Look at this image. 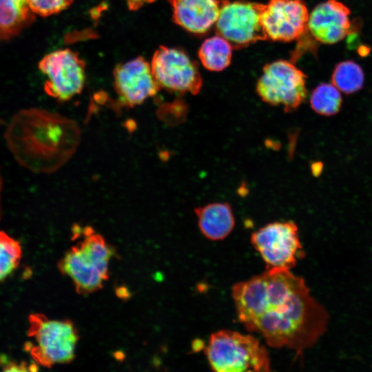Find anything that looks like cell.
I'll use <instances>...</instances> for the list:
<instances>
[{
    "instance_id": "cell-1",
    "label": "cell",
    "mask_w": 372,
    "mask_h": 372,
    "mask_svg": "<svg viewBox=\"0 0 372 372\" xmlns=\"http://www.w3.org/2000/svg\"><path fill=\"white\" fill-rule=\"evenodd\" d=\"M239 321L273 348L298 355L326 332L329 315L304 280L289 269L271 268L235 284L231 290Z\"/></svg>"
},
{
    "instance_id": "cell-2",
    "label": "cell",
    "mask_w": 372,
    "mask_h": 372,
    "mask_svg": "<svg viewBox=\"0 0 372 372\" xmlns=\"http://www.w3.org/2000/svg\"><path fill=\"white\" fill-rule=\"evenodd\" d=\"M74 123L39 109L23 110L10 122L5 138L15 159L37 172L59 167L74 151L77 142Z\"/></svg>"
},
{
    "instance_id": "cell-3",
    "label": "cell",
    "mask_w": 372,
    "mask_h": 372,
    "mask_svg": "<svg viewBox=\"0 0 372 372\" xmlns=\"http://www.w3.org/2000/svg\"><path fill=\"white\" fill-rule=\"evenodd\" d=\"M211 369L218 372L269 371L268 351L251 335L220 330L212 333L205 348Z\"/></svg>"
},
{
    "instance_id": "cell-4",
    "label": "cell",
    "mask_w": 372,
    "mask_h": 372,
    "mask_svg": "<svg viewBox=\"0 0 372 372\" xmlns=\"http://www.w3.org/2000/svg\"><path fill=\"white\" fill-rule=\"evenodd\" d=\"M28 336L34 344H25L34 361L50 367L72 362L79 340L78 330L70 320H50L41 313L29 316Z\"/></svg>"
},
{
    "instance_id": "cell-5",
    "label": "cell",
    "mask_w": 372,
    "mask_h": 372,
    "mask_svg": "<svg viewBox=\"0 0 372 372\" xmlns=\"http://www.w3.org/2000/svg\"><path fill=\"white\" fill-rule=\"evenodd\" d=\"M306 75L294 64L285 60L267 63L256 83L262 101L282 106L285 112L295 111L307 96Z\"/></svg>"
},
{
    "instance_id": "cell-6",
    "label": "cell",
    "mask_w": 372,
    "mask_h": 372,
    "mask_svg": "<svg viewBox=\"0 0 372 372\" xmlns=\"http://www.w3.org/2000/svg\"><path fill=\"white\" fill-rule=\"evenodd\" d=\"M251 242L267 269L290 270L304 253L296 224L291 220L271 223L253 232Z\"/></svg>"
},
{
    "instance_id": "cell-7",
    "label": "cell",
    "mask_w": 372,
    "mask_h": 372,
    "mask_svg": "<svg viewBox=\"0 0 372 372\" xmlns=\"http://www.w3.org/2000/svg\"><path fill=\"white\" fill-rule=\"evenodd\" d=\"M265 4L247 1L226 0L215 23L216 34L233 49L268 39L262 23Z\"/></svg>"
},
{
    "instance_id": "cell-8",
    "label": "cell",
    "mask_w": 372,
    "mask_h": 372,
    "mask_svg": "<svg viewBox=\"0 0 372 372\" xmlns=\"http://www.w3.org/2000/svg\"><path fill=\"white\" fill-rule=\"evenodd\" d=\"M46 76V93L61 101L79 94L85 81V63L70 49L59 50L45 55L39 64Z\"/></svg>"
},
{
    "instance_id": "cell-9",
    "label": "cell",
    "mask_w": 372,
    "mask_h": 372,
    "mask_svg": "<svg viewBox=\"0 0 372 372\" xmlns=\"http://www.w3.org/2000/svg\"><path fill=\"white\" fill-rule=\"evenodd\" d=\"M150 65L160 88L194 95L200 91L203 79L198 65L183 51L161 46L154 54Z\"/></svg>"
},
{
    "instance_id": "cell-10",
    "label": "cell",
    "mask_w": 372,
    "mask_h": 372,
    "mask_svg": "<svg viewBox=\"0 0 372 372\" xmlns=\"http://www.w3.org/2000/svg\"><path fill=\"white\" fill-rule=\"evenodd\" d=\"M309 14L303 0H269L262 13L268 39L289 42L308 30Z\"/></svg>"
},
{
    "instance_id": "cell-11",
    "label": "cell",
    "mask_w": 372,
    "mask_h": 372,
    "mask_svg": "<svg viewBox=\"0 0 372 372\" xmlns=\"http://www.w3.org/2000/svg\"><path fill=\"white\" fill-rule=\"evenodd\" d=\"M114 84L120 101L130 107L141 104L161 89L151 65L143 57L118 64L114 70Z\"/></svg>"
},
{
    "instance_id": "cell-12",
    "label": "cell",
    "mask_w": 372,
    "mask_h": 372,
    "mask_svg": "<svg viewBox=\"0 0 372 372\" xmlns=\"http://www.w3.org/2000/svg\"><path fill=\"white\" fill-rule=\"evenodd\" d=\"M350 10L338 0L318 4L309 14L307 28L318 41L333 44L342 41L350 32Z\"/></svg>"
},
{
    "instance_id": "cell-13",
    "label": "cell",
    "mask_w": 372,
    "mask_h": 372,
    "mask_svg": "<svg viewBox=\"0 0 372 372\" xmlns=\"http://www.w3.org/2000/svg\"><path fill=\"white\" fill-rule=\"evenodd\" d=\"M173 21L187 31L201 34L215 25L226 0H167Z\"/></svg>"
},
{
    "instance_id": "cell-14",
    "label": "cell",
    "mask_w": 372,
    "mask_h": 372,
    "mask_svg": "<svg viewBox=\"0 0 372 372\" xmlns=\"http://www.w3.org/2000/svg\"><path fill=\"white\" fill-rule=\"evenodd\" d=\"M58 268L72 279L76 292L81 295L101 289L105 281L93 261L78 245L65 254L58 262Z\"/></svg>"
},
{
    "instance_id": "cell-15",
    "label": "cell",
    "mask_w": 372,
    "mask_h": 372,
    "mask_svg": "<svg viewBox=\"0 0 372 372\" xmlns=\"http://www.w3.org/2000/svg\"><path fill=\"white\" fill-rule=\"evenodd\" d=\"M201 233L208 239L220 240L233 230L235 218L230 204L212 203L194 209Z\"/></svg>"
},
{
    "instance_id": "cell-16",
    "label": "cell",
    "mask_w": 372,
    "mask_h": 372,
    "mask_svg": "<svg viewBox=\"0 0 372 372\" xmlns=\"http://www.w3.org/2000/svg\"><path fill=\"white\" fill-rule=\"evenodd\" d=\"M28 0H0V41L17 36L34 19Z\"/></svg>"
},
{
    "instance_id": "cell-17",
    "label": "cell",
    "mask_w": 372,
    "mask_h": 372,
    "mask_svg": "<svg viewBox=\"0 0 372 372\" xmlns=\"http://www.w3.org/2000/svg\"><path fill=\"white\" fill-rule=\"evenodd\" d=\"M83 234L84 238L77 244L78 246L90 258L107 280L109 278V263L116 254L115 249L90 227L85 228Z\"/></svg>"
},
{
    "instance_id": "cell-18",
    "label": "cell",
    "mask_w": 372,
    "mask_h": 372,
    "mask_svg": "<svg viewBox=\"0 0 372 372\" xmlns=\"http://www.w3.org/2000/svg\"><path fill=\"white\" fill-rule=\"evenodd\" d=\"M232 50L225 39L216 34L204 41L198 50V57L206 69L219 72L230 64Z\"/></svg>"
},
{
    "instance_id": "cell-19",
    "label": "cell",
    "mask_w": 372,
    "mask_h": 372,
    "mask_svg": "<svg viewBox=\"0 0 372 372\" xmlns=\"http://www.w3.org/2000/svg\"><path fill=\"white\" fill-rule=\"evenodd\" d=\"M342 99L339 90L333 85L322 83L312 92L310 105L312 110L322 116H330L340 110Z\"/></svg>"
},
{
    "instance_id": "cell-20",
    "label": "cell",
    "mask_w": 372,
    "mask_h": 372,
    "mask_svg": "<svg viewBox=\"0 0 372 372\" xmlns=\"http://www.w3.org/2000/svg\"><path fill=\"white\" fill-rule=\"evenodd\" d=\"M331 81L339 90L349 94L362 88L364 73L358 64L352 61H345L335 67Z\"/></svg>"
},
{
    "instance_id": "cell-21",
    "label": "cell",
    "mask_w": 372,
    "mask_h": 372,
    "mask_svg": "<svg viewBox=\"0 0 372 372\" xmlns=\"http://www.w3.org/2000/svg\"><path fill=\"white\" fill-rule=\"evenodd\" d=\"M22 255L19 242L6 232L0 231V281L19 265Z\"/></svg>"
},
{
    "instance_id": "cell-22",
    "label": "cell",
    "mask_w": 372,
    "mask_h": 372,
    "mask_svg": "<svg viewBox=\"0 0 372 372\" xmlns=\"http://www.w3.org/2000/svg\"><path fill=\"white\" fill-rule=\"evenodd\" d=\"M28 1L34 14L48 17L68 8L73 0H28Z\"/></svg>"
},
{
    "instance_id": "cell-23",
    "label": "cell",
    "mask_w": 372,
    "mask_h": 372,
    "mask_svg": "<svg viewBox=\"0 0 372 372\" xmlns=\"http://www.w3.org/2000/svg\"><path fill=\"white\" fill-rule=\"evenodd\" d=\"M155 0H125L128 8L132 10H136L145 4L151 3Z\"/></svg>"
},
{
    "instance_id": "cell-24",
    "label": "cell",
    "mask_w": 372,
    "mask_h": 372,
    "mask_svg": "<svg viewBox=\"0 0 372 372\" xmlns=\"http://www.w3.org/2000/svg\"><path fill=\"white\" fill-rule=\"evenodd\" d=\"M116 293L119 298L123 299H127L130 297V292L128 289L123 286L118 287Z\"/></svg>"
},
{
    "instance_id": "cell-25",
    "label": "cell",
    "mask_w": 372,
    "mask_h": 372,
    "mask_svg": "<svg viewBox=\"0 0 372 372\" xmlns=\"http://www.w3.org/2000/svg\"><path fill=\"white\" fill-rule=\"evenodd\" d=\"M1 178L0 176V218L1 216Z\"/></svg>"
}]
</instances>
